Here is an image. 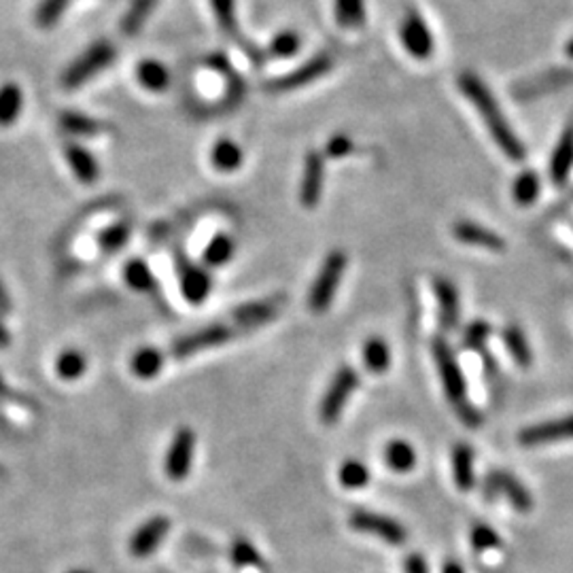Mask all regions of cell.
<instances>
[{"label": "cell", "instance_id": "obj_1", "mask_svg": "<svg viewBox=\"0 0 573 573\" xmlns=\"http://www.w3.org/2000/svg\"><path fill=\"white\" fill-rule=\"evenodd\" d=\"M459 90L463 92V96L474 104V109L478 111V115L482 117L484 125H487L489 134L493 136V141L497 147H499L503 153H506L509 160L522 162L527 155V149L519 134L512 130V125L506 117H503L501 106L497 103V98L493 96V92L489 90L487 84L478 77L474 73H461L457 79Z\"/></svg>", "mask_w": 573, "mask_h": 573}, {"label": "cell", "instance_id": "obj_2", "mask_svg": "<svg viewBox=\"0 0 573 573\" xmlns=\"http://www.w3.org/2000/svg\"><path fill=\"white\" fill-rule=\"evenodd\" d=\"M115 55L117 49L111 41H96L66 68L62 74V85L66 90H77V87L90 84L98 73L106 71L115 62Z\"/></svg>", "mask_w": 573, "mask_h": 573}, {"label": "cell", "instance_id": "obj_3", "mask_svg": "<svg viewBox=\"0 0 573 573\" xmlns=\"http://www.w3.org/2000/svg\"><path fill=\"white\" fill-rule=\"evenodd\" d=\"M431 352H433V361L438 365V374L442 378V387L446 391V398L455 410H461L469 404L468 400V382H465V374L459 365L455 352L446 342L444 338H436L431 342Z\"/></svg>", "mask_w": 573, "mask_h": 573}, {"label": "cell", "instance_id": "obj_4", "mask_svg": "<svg viewBox=\"0 0 573 573\" xmlns=\"http://www.w3.org/2000/svg\"><path fill=\"white\" fill-rule=\"evenodd\" d=\"M346 270V255L342 251H331L323 260L317 279H314L311 293H308V306L312 312H325L331 306L333 295L338 291Z\"/></svg>", "mask_w": 573, "mask_h": 573}, {"label": "cell", "instance_id": "obj_5", "mask_svg": "<svg viewBox=\"0 0 573 573\" xmlns=\"http://www.w3.org/2000/svg\"><path fill=\"white\" fill-rule=\"evenodd\" d=\"M359 387V374L351 365H342L336 374H333L330 387L319 404V419L323 425L338 423L342 417L346 404H349L351 395Z\"/></svg>", "mask_w": 573, "mask_h": 573}, {"label": "cell", "instance_id": "obj_6", "mask_svg": "<svg viewBox=\"0 0 573 573\" xmlns=\"http://www.w3.org/2000/svg\"><path fill=\"white\" fill-rule=\"evenodd\" d=\"M211 7H212V15L219 24V30L228 36V39L242 49V54L247 55L253 66H263L268 60V54L263 52L251 43L249 39H244L241 33V26H238V17H236V0H211Z\"/></svg>", "mask_w": 573, "mask_h": 573}, {"label": "cell", "instance_id": "obj_7", "mask_svg": "<svg viewBox=\"0 0 573 573\" xmlns=\"http://www.w3.org/2000/svg\"><path fill=\"white\" fill-rule=\"evenodd\" d=\"M234 327L223 325V323H212L206 325L203 330H196L193 333H187V336L176 338L173 346H170V352L176 359H187L198 355V352L215 349V346H222L225 342H230L234 338Z\"/></svg>", "mask_w": 573, "mask_h": 573}, {"label": "cell", "instance_id": "obj_8", "mask_svg": "<svg viewBox=\"0 0 573 573\" xmlns=\"http://www.w3.org/2000/svg\"><path fill=\"white\" fill-rule=\"evenodd\" d=\"M331 66H333L331 55L319 54V55H314L312 60L304 62L301 66L293 68L291 73L281 74V77L268 81V84L263 85V90L270 92V94H287V92L300 90V87L311 85L317 79L325 77V74L331 71Z\"/></svg>", "mask_w": 573, "mask_h": 573}, {"label": "cell", "instance_id": "obj_9", "mask_svg": "<svg viewBox=\"0 0 573 573\" xmlns=\"http://www.w3.org/2000/svg\"><path fill=\"white\" fill-rule=\"evenodd\" d=\"M349 525L359 533L374 535V538L387 541L391 546H401L408 539V531L401 522L391 519V516L370 512V509H357V512H352Z\"/></svg>", "mask_w": 573, "mask_h": 573}, {"label": "cell", "instance_id": "obj_10", "mask_svg": "<svg viewBox=\"0 0 573 573\" xmlns=\"http://www.w3.org/2000/svg\"><path fill=\"white\" fill-rule=\"evenodd\" d=\"M193 455H196V433L192 427H181L176 430L166 450V459H163V471L170 480L181 482L192 474Z\"/></svg>", "mask_w": 573, "mask_h": 573}, {"label": "cell", "instance_id": "obj_11", "mask_svg": "<svg viewBox=\"0 0 573 573\" xmlns=\"http://www.w3.org/2000/svg\"><path fill=\"white\" fill-rule=\"evenodd\" d=\"M506 497L516 512H531L533 508V497L529 493V489L522 484L519 478L509 471L493 469L484 480V497L489 501L497 499V497Z\"/></svg>", "mask_w": 573, "mask_h": 573}, {"label": "cell", "instance_id": "obj_12", "mask_svg": "<svg viewBox=\"0 0 573 573\" xmlns=\"http://www.w3.org/2000/svg\"><path fill=\"white\" fill-rule=\"evenodd\" d=\"M174 260H176V272H179V285H181L183 300L193 306L204 304V301L209 300V293L212 289L209 270H206L204 266H198V263H193L183 253H176Z\"/></svg>", "mask_w": 573, "mask_h": 573}, {"label": "cell", "instance_id": "obj_13", "mask_svg": "<svg viewBox=\"0 0 573 573\" xmlns=\"http://www.w3.org/2000/svg\"><path fill=\"white\" fill-rule=\"evenodd\" d=\"M406 52L417 60H427L433 54V35L419 11H408L400 28Z\"/></svg>", "mask_w": 573, "mask_h": 573}, {"label": "cell", "instance_id": "obj_14", "mask_svg": "<svg viewBox=\"0 0 573 573\" xmlns=\"http://www.w3.org/2000/svg\"><path fill=\"white\" fill-rule=\"evenodd\" d=\"M170 527H173V522H170L166 516L157 514V516H151L149 520H144L141 527L136 529L134 535L130 538V554L134 558H147L153 554L157 548H160V544L163 541V538H166Z\"/></svg>", "mask_w": 573, "mask_h": 573}, {"label": "cell", "instance_id": "obj_15", "mask_svg": "<svg viewBox=\"0 0 573 573\" xmlns=\"http://www.w3.org/2000/svg\"><path fill=\"white\" fill-rule=\"evenodd\" d=\"M567 440H573V414L544 420V423H535L531 427H525L519 433V442L522 446H541L567 442Z\"/></svg>", "mask_w": 573, "mask_h": 573}, {"label": "cell", "instance_id": "obj_16", "mask_svg": "<svg viewBox=\"0 0 573 573\" xmlns=\"http://www.w3.org/2000/svg\"><path fill=\"white\" fill-rule=\"evenodd\" d=\"M325 157L319 151H308L304 157V173L300 183V203L306 209H314L323 196Z\"/></svg>", "mask_w": 573, "mask_h": 573}, {"label": "cell", "instance_id": "obj_17", "mask_svg": "<svg viewBox=\"0 0 573 573\" xmlns=\"http://www.w3.org/2000/svg\"><path fill=\"white\" fill-rule=\"evenodd\" d=\"M569 84H573V71H569V68H552V71L539 73L531 79L516 84L514 96L519 100H533Z\"/></svg>", "mask_w": 573, "mask_h": 573}, {"label": "cell", "instance_id": "obj_18", "mask_svg": "<svg viewBox=\"0 0 573 573\" xmlns=\"http://www.w3.org/2000/svg\"><path fill=\"white\" fill-rule=\"evenodd\" d=\"M452 236H455L459 242L469 244V247H480L493 251V253H503V251H506V241H503V236L476 222H457L452 225Z\"/></svg>", "mask_w": 573, "mask_h": 573}, {"label": "cell", "instance_id": "obj_19", "mask_svg": "<svg viewBox=\"0 0 573 573\" xmlns=\"http://www.w3.org/2000/svg\"><path fill=\"white\" fill-rule=\"evenodd\" d=\"M433 293H436L438 311H440V323L444 330H455L461 319V300H459L457 287L452 285L444 276H436L433 281Z\"/></svg>", "mask_w": 573, "mask_h": 573}, {"label": "cell", "instance_id": "obj_20", "mask_svg": "<svg viewBox=\"0 0 573 573\" xmlns=\"http://www.w3.org/2000/svg\"><path fill=\"white\" fill-rule=\"evenodd\" d=\"M282 304V300L272 298V300H262V301H249V304L238 306L234 312H232V319H234L236 327H242V330H251V327L268 323L270 319L276 317L279 308Z\"/></svg>", "mask_w": 573, "mask_h": 573}, {"label": "cell", "instance_id": "obj_21", "mask_svg": "<svg viewBox=\"0 0 573 573\" xmlns=\"http://www.w3.org/2000/svg\"><path fill=\"white\" fill-rule=\"evenodd\" d=\"M64 157L79 183H84V185H94V183L98 181L100 168L96 157H94L90 149L81 147L77 143H71L64 147Z\"/></svg>", "mask_w": 573, "mask_h": 573}, {"label": "cell", "instance_id": "obj_22", "mask_svg": "<svg viewBox=\"0 0 573 573\" xmlns=\"http://www.w3.org/2000/svg\"><path fill=\"white\" fill-rule=\"evenodd\" d=\"M573 170V123L560 134L550 157V176L557 185H565Z\"/></svg>", "mask_w": 573, "mask_h": 573}, {"label": "cell", "instance_id": "obj_23", "mask_svg": "<svg viewBox=\"0 0 573 573\" xmlns=\"http://www.w3.org/2000/svg\"><path fill=\"white\" fill-rule=\"evenodd\" d=\"M452 480H455V487L463 493H468L476 487V474H474V450H471L469 444H455L452 449Z\"/></svg>", "mask_w": 573, "mask_h": 573}, {"label": "cell", "instance_id": "obj_24", "mask_svg": "<svg viewBox=\"0 0 573 573\" xmlns=\"http://www.w3.org/2000/svg\"><path fill=\"white\" fill-rule=\"evenodd\" d=\"M501 340L506 344V351L509 352V357L514 359L516 365L522 370H529L533 363V352H531V344L525 336V331L520 330L519 325H506L501 331Z\"/></svg>", "mask_w": 573, "mask_h": 573}, {"label": "cell", "instance_id": "obj_25", "mask_svg": "<svg viewBox=\"0 0 573 573\" xmlns=\"http://www.w3.org/2000/svg\"><path fill=\"white\" fill-rule=\"evenodd\" d=\"M163 361H166V357H163L160 349H155V346H143V349H138L132 355L130 370L141 380H151V378H155L163 370Z\"/></svg>", "mask_w": 573, "mask_h": 573}, {"label": "cell", "instance_id": "obj_26", "mask_svg": "<svg viewBox=\"0 0 573 573\" xmlns=\"http://www.w3.org/2000/svg\"><path fill=\"white\" fill-rule=\"evenodd\" d=\"M24 92L17 84L0 85V128H9L22 115Z\"/></svg>", "mask_w": 573, "mask_h": 573}, {"label": "cell", "instance_id": "obj_27", "mask_svg": "<svg viewBox=\"0 0 573 573\" xmlns=\"http://www.w3.org/2000/svg\"><path fill=\"white\" fill-rule=\"evenodd\" d=\"M242 149L241 144H236L232 138H219L212 144L211 151V162L219 173H234L242 166Z\"/></svg>", "mask_w": 573, "mask_h": 573}, {"label": "cell", "instance_id": "obj_28", "mask_svg": "<svg viewBox=\"0 0 573 573\" xmlns=\"http://www.w3.org/2000/svg\"><path fill=\"white\" fill-rule=\"evenodd\" d=\"M385 463L389 469L398 471V474H408L417 465V450L406 440H391L385 446Z\"/></svg>", "mask_w": 573, "mask_h": 573}, {"label": "cell", "instance_id": "obj_29", "mask_svg": "<svg viewBox=\"0 0 573 573\" xmlns=\"http://www.w3.org/2000/svg\"><path fill=\"white\" fill-rule=\"evenodd\" d=\"M136 79L144 90L160 94L170 85V73L168 68L157 60H143L136 66Z\"/></svg>", "mask_w": 573, "mask_h": 573}, {"label": "cell", "instance_id": "obj_30", "mask_svg": "<svg viewBox=\"0 0 573 573\" xmlns=\"http://www.w3.org/2000/svg\"><path fill=\"white\" fill-rule=\"evenodd\" d=\"M60 128L73 136H98L100 132H104V123L85 113L64 111L60 115Z\"/></svg>", "mask_w": 573, "mask_h": 573}, {"label": "cell", "instance_id": "obj_31", "mask_svg": "<svg viewBox=\"0 0 573 573\" xmlns=\"http://www.w3.org/2000/svg\"><path fill=\"white\" fill-rule=\"evenodd\" d=\"M363 365L371 374H385L391 368V349L382 338H370L363 344Z\"/></svg>", "mask_w": 573, "mask_h": 573}, {"label": "cell", "instance_id": "obj_32", "mask_svg": "<svg viewBox=\"0 0 573 573\" xmlns=\"http://www.w3.org/2000/svg\"><path fill=\"white\" fill-rule=\"evenodd\" d=\"M123 279L128 282L132 291L149 293L151 289H155V274L151 272L149 263L141 260V257H132V260L125 263Z\"/></svg>", "mask_w": 573, "mask_h": 573}, {"label": "cell", "instance_id": "obj_33", "mask_svg": "<svg viewBox=\"0 0 573 573\" xmlns=\"http://www.w3.org/2000/svg\"><path fill=\"white\" fill-rule=\"evenodd\" d=\"M333 15L340 28L359 30L365 24V0H333Z\"/></svg>", "mask_w": 573, "mask_h": 573}, {"label": "cell", "instance_id": "obj_34", "mask_svg": "<svg viewBox=\"0 0 573 573\" xmlns=\"http://www.w3.org/2000/svg\"><path fill=\"white\" fill-rule=\"evenodd\" d=\"M234 251H236V244L234 241H232V236L219 232V234L212 236L209 244H206L203 260L206 266L219 268V266H225V263L234 257Z\"/></svg>", "mask_w": 573, "mask_h": 573}, {"label": "cell", "instance_id": "obj_35", "mask_svg": "<svg viewBox=\"0 0 573 573\" xmlns=\"http://www.w3.org/2000/svg\"><path fill=\"white\" fill-rule=\"evenodd\" d=\"M157 0H132L130 9L125 11L122 20V33L128 36H134L141 33L144 22L149 20V15L153 14Z\"/></svg>", "mask_w": 573, "mask_h": 573}, {"label": "cell", "instance_id": "obj_36", "mask_svg": "<svg viewBox=\"0 0 573 573\" xmlns=\"http://www.w3.org/2000/svg\"><path fill=\"white\" fill-rule=\"evenodd\" d=\"M87 370V359L81 351L77 349H68L64 352H60V357L55 359V374H58L62 380H77L85 374Z\"/></svg>", "mask_w": 573, "mask_h": 573}, {"label": "cell", "instance_id": "obj_37", "mask_svg": "<svg viewBox=\"0 0 573 573\" xmlns=\"http://www.w3.org/2000/svg\"><path fill=\"white\" fill-rule=\"evenodd\" d=\"M338 480L344 489H349V490L365 489L370 482L368 465H365L363 461H359V459H346L338 469Z\"/></svg>", "mask_w": 573, "mask_h": 573}, {"label": "cell", "instance_id": "obj_38", "mask_svg": "<svg viewBox=\"0 0 573 573\" xmlns=\"http://www.w3.org/2000/svg\"><path fill=\"white\" fill-rule=\"evenodd\" d=\"M130 234H132L130 223H125V222L113 223L109 225V228L98 232V236H96L98 249L104 251V253H117V251H122L125 244H128Z\"/></svg>", "mask_w": 573, "mask_h": 573}, {"label": "cell", "instance_id": "obj_39", "mask_svg": "<svg viewBox=\"0 0 573 573\" xmlns=\"http://www.w3.org/2000/svg\"><path fill=\"white\" fill-rule=\"evenodd\" d=\"M512 193L516 204L520 206H531L535 200L539 196V176L535 170H525L516 176L514 185H512Z\"/></svg>", "mask_w": 573, "mask_h": 573}, {"label": "cell", "instance_id": "obj_40", "mask_svg": "<svg viewBox=\"0 0 573 573\" xmlns=\"http://www.w3.org/2000/svg\"><path fill=\"white\" fill-rule=\"evenodd\" d=\"M230 558L236 567H255V569H263V567H266L260 550H257V548L244 538H238L232 541Z\"/></svg>", "mask_w": 573, "mask_h": 573}, {"label": "cell", "instance_id": "obj_41", "mask_svg": "<svg viewBox=\"0 0 573 573\" xmlns=\"http://www.w3.org/2000/svg\"><path fill=\"white\" fill-rule=\"evenodd\" d=\"M300 47H301L300 35L295 33V30H282V33H279L272 41H270L268 54L272 55V58H281V60L293 58V55L300 52Z\"/></svg>", "mask_w": 573, "mask_h": 573}, {"label": "cell", "instance_id": "obj_42", "mask_svg": "<svg viewBox=\"0 0 573 573\" xmlns=\"http://www.w3.org/2000/svg\"><path fill=\"white\" fill-rule=\"evenodd\" d=\"M71 0H41L36 7L35 20L41 28H54L60 22V17L66 14Z\"/></svg>", "mask_w": 573, "mask_h": 573}, {"label": "cell", "instance_id": "obj_43", "mask_svg": "<svg viewBox=\"0 0 573 573\" xmlns=\"http://www.w3.org/2000/svg\"><path fill=\"white\" fill-rule=\"evenodd\" d=\"M469 544L476 552H489L501 546V538L493 527L484 525V522H478V525L471 527V531H469Z\"/></svg>", "mask_w": 573, "mask_h": 573}, {"label": "cell", "instance_id": "obj_44", "mask_svg": "<svg viewBox=\"0 0 573 573\" xmlns=\"http://www.w3.org/2000/svg\"><path fill=\"white\" fill-rule=\"evenodd\" d=\"M490 325L487 321H474L468 325V330L463 331V346L468 351H482L487 340L490 338Z\"/></svg>", "mask_w": 573, "mask_h": 573}, {"label": "cell", "instance_id": "obj_45", "mask_svg": "<svg viewBox=\"0 0 573 573\" xmlns=\"http://www.w3.org/2000/svg\"><path fill=\"white\" fill-rule=\"evenodd\" d=\"M351 151H352V141L346 134L331 136L330 141H327V144H325V155L333 157V160L349 155Z\"/></svg>", "mask_w": 573, "mask_h": 573}, {"label": "cell", "instance_id": "obj_46", "mask_svg": "<svg viewBox=\"0 0 573 573\" xmlns=\"http://www.w3.org/2000/svg\"><path fill=\"white\" fill-rule=\"evenodd\" d=\"M204 64L211 68V71H215V73H222L225 79L230 77V74H234V66H232V62H230V58L225 54H222V52H215V54H211V55H206V60H204Z\"/></svg>", "mask_w": 573, "mask_h": 573}, {"label": "cell", "instance_id": "obj_47", "mask_svg": "<svg viewBox=\"0 0 573 573\" xmlns=\"http://www.w3.org/2000/svg\"><path fill=\"white\" fill-rule=\"evenodd\" d=\"M404 569L406 573H430V567H427L425 557H420V554L417 552L410 554V557H406Z\"/></svg>", "mask_w": 573, "mask_h": 573}, {"label": "cell", "instance_id": "obj_48", "mask_svg": "<svg viewBox=\"0 0 573 573\" xmlns=\"http://www.w3.org/2000/svg\"><path fill=\"white\" fill-rule=\"evenodd\" d=\"M11 311H14V301H11V295L7 291V287H5V282L0 281V314H11Z\"/></svg>", "mask_w": 573, "mask_h": 573}, {"label": "cell", "instance_id": "obj_49", "mask_svg": "<svg viewBox=\"0 0 573 573\" xmlns=\"http://www.w3.org/2000/svg\"><path fill=\"white\" fill-rule=\"evenodd\" d=\"M9 344H11V333L7 330V325H5L3 314H0V351L9 349Z\"/></svg>", "mask_w": 573, "mask_h": 573}, {"label": "cell", "instance_id": "obj_50", "mask_svg": "<svg viewBox=\"0 0 573 573\" xmlns=\"http://www.w3.org/2000/svg\"><path fill=\"white\" fill-rule=\"evenodd\" d=\"M442 573H465V567L455 558H449L442 565Z\"/></svg>", "mask_w": 573, "mask_h": 573}, {"label": "cell", "instance_id": "obj_51", "mask_svg": "<svg viewBox=\"0 0 573 573\" xmlns=\"http://www.w3.org/2000/svg\"><path fill=\"white\" fill-rule=\"evenodd\" d=\"M565 54H567V55H569V58L573 60V39H571L569 43H567V47H565Z\"/></svg>", "mask_w": 573, "mask_h": 573}, {"label": "cell", "instance_id": "obj_52", "mask_svg": "<svg viewBox=\"0 0 573 573\" xmlns=\"http://www.w3.org/2000/svg\"><path fill=\"white\" fill-rule=\"evenodd\" d=\"M68 573H94V571H90V569H73V571H68Z\"/></svg>", "mask_w": 573, "mask_h": 573}]
</instances>
